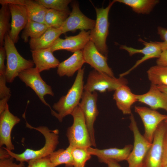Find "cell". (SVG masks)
Segmentation results:
<instances>
[{
    "label": "cell",
    "mask_w": 167,
    "mask_h": 167,
    "mask_svg": "<svg viewBox=\"0 0 167 167\" xmlns=\"http://www.w3.org/2000/svg\"><path fill=\"white\" fill-rule=\"evenodd\" d=\"M49 28L45 24L28 21L23 31L21 37L27 42L28 38L35 39L41 36Z\"/></svg>",
    "instance_id": "83f0119b"
},
{
    "label": "cell",
    "mask_w": 167,
    "mask_h": 167,
    "mask_svg": "<svg viewBox=\"0 0 167 167\" xmlns=\"http://www.w3.org/2000/svg\"><path fill=\"white\" fill-rule=\"evenodd\" d=\"M85 63L82 50L77 51L67 59L59 63L58 67L57 73L60 77L72 76L76 71L81 69Z\"/></svg>",
    "instance_id": "7402d4cb"
},
{
    "label": "cell",
    "mask_w": 167,
    "mask_h": 167,
    "mask_svg": "<svg viewBox=\"0 0 167 167\" xmlns=\"http://www.w3.org/2000/svg\"><path fill=\"white\" fill-rule=\"evenodd\" d=\"M37 3L42 5L47 9L65 12L70 13L68 5L71 0H36Z\"/></svg>",
    "instance_id": "1f68e13d"
},
{
    "label": "cell",
    "mask_w": 167,
    "mask_h": 167,
    "mask_svg": "<svg viewBox=\"0 0 167 167\" xmlns=\"http://www.w3.org/2000/svg\"><path fill=\"white\" fill-rule=\"evenodd\" d=\"M40 73L36 67H31L21 72L18 77L26 86L30 87L34 91L41 101L51 110L52 109L45 101L44 96L46 95L54 96V94L51 86L42 79Z\"/></svg>",
    "instance_id": "ba28073f"
},
{
    "label": "cell",
    "mask_w": 167,
    "mask_h": 167,
    "mask_svg": "<svg viewBox=\"0 0 167 167\" xmlns=\"http://www.w3.org/2000/svg\"><path fill=\"white\" fill-rule=\"evenodd\" d=\"M137 101L148 105L151 109L156 110L161 109L167 112V96L156 86L151 84L146 93L137 95Z\"/></svg>",
    "instance_id": "d6986e66"
},
{
    "label": "cell",
    "mask_w": 167,
    "mask_h": 167,
    "mask_svg": "<svg viewBox=\"0 0 167 167\" xmlns=\"http://www.w3.org/2000/svg\"><path fill=\"white\" fill-rule=\"evenodd\" d=\"M23 118L26 121L27 127L36 130L43 135L45 139L44 145L40 149L37 150L27 148L20 154L15 153L5 147L4 148L6 150L11 156L19 162H28L31 160L41 158L49 156L55 151L59 143L58 130H50L47 127L44 126L34 127L28 123L25 116H24Z\"/></svg>",
    "instance_id": "6da1fadb"
},
{
    "label": "cell",
    "mask_w": 167,
    "mask_h": 167,
    "mask_svg": "<svg viewBox=\"0 0 167 167\" xmlns=\"http://www.w3.org/2000/svg\"><path fill=\"white\" fill-rule=\"evenodd\" d=\"M72 125L67 129L66 136L70 145L74 147L88 148L92 146L90 134L84 113L79 106L72 112Z\"/></svg>",
    "instance_id": "5b68a950"
},
{
    "label": "cell",
    "mask_w": 167,
    "mask_h": 167,
    "mask_svg": "<svg viewBox=\"0 0 167 167\" xmlns=\"http://www.w3.org/2000/svg\"><path fill=\"white\" fill-rule=\"evenodd\" d=\"M114 0L110 2L105 8L95 7L96 14V20L94 28L90 31V41L94 44L98 50L108 58V50L106 40L109 34V23L108 15L109 11Z\"/></svg>",
    "instance_id": "277c9868"
},
{
    "label": "cell",
    "mask_w": 167,
    "mask_h": 167,
    "mask_svg": "<svg viewBox=\"0 0 167 167\" xmlns=\"http://www.w3.org/2000/svg\"><path fill=\"white\" fill-rule=\"evenodd\" d=\"M113 99L118 108L124 114H131L132 105L137 101V95L132 93L127 85L117 88L114 91Z\"/></svg>",
    "instance_id": "44dd1931"
},
{
    "label": "cell",
    "mask_w": 167,
    "mask_h": 167,
    "mask_svg": "<svg viewBox=\"0 0 167 167\" xmlns=\"http://www.w3.org/2000/svg\"><path fill=\"white\" fill-rule=\"evenodd\" d=\"M90 31H81L75 36H66L65 39L58 38L50 48L53 52L66 50L71 52L82 50L90 41Z\"/></svg>",
    "instance_id": "9a60e30c"
},
{
    "label": "cell",
    "mask_w": 167,
    "mask_h": 167,
    "mask_svg": "<svg viewBox=\"0 0 167 167\" xmlns=\"http://www.w3.org/2000/svg\"><path fill=\"white\" fill-rule=\"evenodd\" d=\"M6 57V54L5 48L4 46H0V74H6V66L4 64Z\"/></svg>",
    "instance_id": "8d00e7d4"
},
{
    "label": "cell",
    "mask_w": 167,
    "mask_h": 167,
    "mask_svg": "<svg viewBox=\"0 0 167 167\" xmlns=\"http://www.w3.org/2000/svg\"><path fill=\"white\" fill-rule=\"evenodd\" d=\"M88 148L72 147L71 153L74 167H85L86 162L92 156L88 151Z\"/></svg>",
    "instance_id": "4dcf8cb0"
},
{
    "label": "cell",
    "mask_w": 167,
    "mask_h": 167,
    "mask_svg": "<svg viewBox=\"0 0 167 167\" xmlns=\"http://www.w3.org/2000/svg\"><path fill=\"white\" fill-rule=\"evenodd\" d=\"M19 118L10 111L7 103L5 110L0 114V146L12 151L15 149L11 139V133L15 126L20 121Z\"/></svg>",
    "instance_id": "2e32d148"
},
{
    "label": "cell",
    "mask_w": 167,
    "mask_h": 167,
    "mask_svg": "<svg viewBox=\"0 0 167 167\" xmlns=\"http://www.w3.org/2000/svg\"><path fill=\"white\" fill-rule=\"evenodd\" d=\"M62 34L60 29L49 28L39 37L30 39V48L32 50L49 48Z\"/></svg>",
    "instance_id": "603a6c76"
},
{
    "label": "cell",
    "mask_w": 167,
    "mask_h": 167,
    "mask_svg": "<svg viewBox=\"0 0 167 167\" xmlns=\"http://www.w3.org/2000/svg\"><path fill=\"white\" fill-rule=\"evenodd\" d=\"M15 43L10 37L8 32L6 34L4 45L6 59V77L7 82L12 83L22 71L33 67V61L27 60L19 53Z\"/></svg>",
    "instance_id": "3957f363"
},
{
    "label": "cell",
    "mask_w": 167,
    "mask_h": 167,
    "mask_svg": "<svg viewBox=\"0 0 167 167\" xmlns=\"http://www.w3.org/2000/svg\"><path fill=\"white\" fill-rule=\"evenodd\" d=\"M7 82L6 74H0V99L8 97L11 96L10 90L6 85Z\"/></svg>",
    "instance_id": "836d02e7"
},
{
    "label": "cell",
    "mask_w": 167,
    "mask_h": 167,
    "mask_svg": "<svg viewBox=\"0 0 167 167\" xmlns=\"http://www.w3.org/2000/svg\"><path fill=\"white\" fill-rule=\"evenodd\" d=\"M133 147L132 145L128 144L122 148H113L101 149L90 147L87 149L91 155L96 156L100 162L105 163L108 160L117 162L126 160Z\"/></svg>",
    "instance_id": "ac0fdd59"
},
{
    "label": "cell",
    "mask_w": 167,
    "mask_h": 167,
    "mask_svg": "<svg viewBox=\"0 0 167 167\" xmlns=\"http://www.w3.org/2000/svg\"><path fill=\"white\" fill-rule=\"evenodd\" d=\"M28 162V165L27 167H54L50 162L48 156L31 160Z\"/></svg>",
    "instance_id": "d6a6232c"
},
{
    "label": "cell",
    "mask_w": 167,
    "mask_h": 167,
    "mask_svg": "<svg viewBox=\"0 0 167 167\" xmlns=\"http://www.w3.org/2000/svg\"><path fill=\"white\" fill-rule=\"evenodd\" d=\"M162 167H167V165H165Z\"/></svg>",
    "instance_id": "ee69618b"
},
{
    "label": "cell",
    "mask_w": 167,
    "mask_h": 167,
    "mask_svg": "<svg viewBox=\"0 0 167 167\" xmlns=\"http://www.w3.org/2000/svg\"><path fill=\"white\" fill-rule=\"evenodd\" d=\"M147 74L151 84L167 86V66L157 65L153 66L148 70Z\"/></svg>",
    "instance_id": "4316f807"
},
{
    "label": "cell",
    "mask_w": 167,
    "mask_h": 167,
    "mask_svg": "<svg viewBox=\"0 0 167 167\" xmlns=\"http://www.w3.org/2000/svg\"><path fill=\"white\" fill-rule=\"evenodd\" d=\"M131 7L133 11L139 14H148L159 2L158 0H114Z\"/></svg>",
    "instance_id": "cb8c5ba5"
},
{
    "label": "cell",
    "mask_w": 167,
    "mask_h": 167,
    "mask_svg": "<svg viewBox=\"0 0 167 167\" xmlns=\"http://www.w3.org/2000/svg\"><path fill=\"white\" fill-rule=\"evenodd\" d=\"M157 88L163 92L167 96V86H157Z\"/></svg>",
    "instance_id": "b9f144b4"
},
{
    "label": "cell",
    "mask_w": 167,
    "mask_h": 167,
    "mask_svg": "<svg viewBox=\"0 0 167 167\" xmlns=\"http://www.w3.org/2000/svg\"><path fill=\"white\" fill-rule=\"evenodd\" d=\"M167 165V129L166 130L163 138V154L161 167Z\"/></svg>",
    "instance_id": "74e56055"
},
{
    "label": "cell",
    "mask_w": 167,
    "mask_h": 167,
    "mask_svg": "<svg viewBox=\"0 0 167 167\" xmlns=\"http://www.w3.org/2000/svg\"><path fill=\"white\" fill-rule=\"evenodd\" d=\"M157 33L161 39L163 41L162 42L157 41L162 50H167V29L159 26L157 28Z\"/></svg>",
    "instance_id": "e575fe53"
},
{
    "label": "cell",
    "mask_w": 167,
    "mask_h": 167,
    "mask_svg": "<svg viewBox=\"0 0 167 167\" xmlns=\"http://www.w3.org/2000/svg\"><path fill=\"white\" fill-rule=\"evenodd\" d=\"M72 148V147L69 145L65 149H59L48 156L54 167L63 164L65 165L66 167H74Z\"/></svg>",
    "instance_id": "d4e9b609"
},
{
    "label": "cell",
    "mask_w": 167,
    "mask_h": 167,
    "mask_svg": "<svg viewBox=\"0 0 167 167\" xmlns=\"http://www.w3.org/2000/svg\"><path fill=\"white\" fill-rule=\"evenodd\" d=\"M84 68L78 71L74 82L66 94L53 106L54 109L58 112L54 111L51 114L60 122L65 117L71 115L79 105L84 91Z\"/></svg>",
    "instance_id": "7a4b0ae2"
},
{
    "label": "cell",
    "mask_w": 167,
    "mask_h": 167,
    "mask_svg": "<svg viewBox=\"0 0 167 167\" xmlns=\"http://www.w3.org/2000/svg\"><path fill=\"white\" fill-rule=\"evenodd\" d=\"M8 6L11 16V30L8 33L15 43L18 40L20 32L27 24L28 18L25 6L14 4H8Z\"/></svg>",
    "instance_id": "e0dca14e"
},
{
    "label": "cell",
    "mask_w": 167,
    "mask_h": 167,
    "mask_svg": "<svg viewBox=\"0 0 167 167\" xmlns=\"http://www.w3.org/2000/svg\"><path fill=\"white\" fill-rule=\"evenodd\" d=\"M135 111L139 115L143 124L144 137L149 142L152 143L158 126L167 118V115L145 107L135 106Z\"/></svg>",
    "instance_id": "7c38bea8"
},
{
    "label": "cell",
    "mask_w": 167,
    "mask_h": 167,
    "mask_svg": "<svg viewBox=\"0 0 167 167\" xmlns=\"http://www.w3.org/2000/svg\"><path fill=\"white\" fill-rule=\"evenodd\" d=\"M127 83V80L123 77L117 78L93 70L89 73L84 90L91 92L97 91L101 93L110 92Z\"/></svg>",
    "instance_id": "52a82bcc"
},
{
    "label": "cell",
    "mask_w": 167,
    "mask_h": 167,
    "mask_svg": "<svg viewBox=\"0 0 167 167\" xmlns=\"http://www.w3.org/2000/svg\"><path fill=\"white\" fill-rule=\"evenodd\" d=\"M70 13L48 9L45 17V24L49 28H59Z\"/></svg>",
    "instance_id": "f1b7e54d"
},
{
    "label": "cell",
    "mask_w": 167,
    "mask_h": 167,
    "mask_svg": "<svg viewBox=\"0 0 167 167\" xmlns=\"http://www.w3.org/2000/svg\"><path fill=\"white\" fill-rule=\"evenodd\" d=\"M27 0H0V3L3 4H14L25 6Z\"/></svg>",
    "instance_id": "ab89813d"
},
{
    "label": "cell",
    "mask_w": 167,
    "mask_h": 167,
    "mask_svg": "<svg viewBox=\"0 0 167 167\" xmlns=\"http://www.w3.org/2000/svg\"><path fill=\"white\" fill-rule=\"evenodd\" d=\"M144 45V47L141 49H138L125 45H121L120 48L126 51L130 56L138 53L143 55L141 58L136 61L135 65L128 71L120 75V77L128 74L131 71L134 69L140 64L145 61L150 59L154 58H159L162 51L160 46L157 41L147 42L141 39L139 40Z\"/></svg>",
    "instance_id": "5bb4252c"
},
{
    "label": "cell",
    "mask_w": 167,
    "mask_h": 167,
    "mask_svg": "<svg viewBox=\"0 0 167 167\" xmlns=\"http://www.w3.org/2000/svg\"><path fill=\"white\" fill-rule=\"evenodd\" d=\"M11 16L8 5H2L0 9V46H3L5 36L7 32H9L10 31V25L9 22Z\"/></svg>",
    "instance_id": "f546056e"
},
{
    "label": "cell",
    "mask_w": 167,
    "mask_h": 167,
    "mask_svg": "<svg viewBox=\"0 0 167 167\" xmlns=\"http://www.w3.org/2000/svg\"><path fill=\"white\" fill-rule=\"evenodd\" d=\"M35 67L40 72L58 67L60 62L49 48L31 50Z\"/></svg>",
    "instance_id": "ffe728a7"
},
{
    "label": "cell",
    "mask_w": 167,
    "mask_h": 167,
    "mask_svg": "<svg viewBox=\"0 0 167 167\" xmlns=\"http://www.w3.org/2000/svg\"><path fill=\"white\" fill-rule=\"evenodd\" d=\"M167 129L164 121L158 126L152 145L144 159L142 167H161L163 154V141Z\"/></svg>",
    "instance_id": "30bf717a"
},
{
    "label": "cell",
    "mask_w": 167,
    "mask_h": 167,
    "mask_svg": "<svg viewBox=\"0 0 167 167\" xmlns=\"http://www.w3.org/2000/svg\"><path fill=\"white\" fill-rule=\"evenodd\" d=\"M24 6L28 21L45 24V17L47 8L35 0H27Z\"/></svg>",
    "instance_id": "484cf974"
},
{
    "label": "cell",
    "mask_w": 167,
    "mask_h": 167,
    "mask_svg": "<svg viewBox=\"0 0 167 167\" xmlns=\"http://www.w3.org/2000/svg\"><path fill=\"white\" fill-rule=\"evenodd\" d=\"M98 94L96 91L84 90L79 106L82 111L90 134L92 146L96 147L94 127V122L99 114L97 106Z\"/></svg>",
    "instance_id": "9c48e42d"
},
{
    "label": "cell",
    "mask_w": 167,
    "mask_h": 167,
    "mask_svg": "<svg viewBox=\"0 0 167 167\" xmlns=\"http://www.w3.org/2000/svg\"><path fill=\"white\" fill-rule=\"evenodd\" d=\"M157 65L167 66V50H162L160 57L156 61Z\"/></svg>",
    "instance_id": "f35d334b"
},
{
    "label": "cell",
    "mask_w": 167,
    "mask_h": 167,
    "mask_svg": "<svg viewBox=\"0 0 167 167\" xmlns=\"http://www.w3.org/2000/svg\"><path fill=\"white\" fill-rule=\"evenodd\" d=\"M105 163L107 164L108 167H121L118 162L112 160L107 161Z\"/></svg>",
    "instance_id": "60d3db41"
},
{
    "label": "cell",
    "mask_w": 167,
    "mask_h": 167,
    "mask_svg": "<svg viewBox=\"0 0 167 167\" xmlns=\"http://www.w3.org/2000/svg\"><path fill=\"white\" fill-rule=\"evenodd\" d=\"M72 7V11L69 16L59 28L62 34L69 31L74 32L78 29L81 31L92 29L96 20L88 18L82 13L77 2H73Z\"/></svg>",
    "instance_id": "8fae6325"
},
{
    "label": "cell",
    "mask_w": 167,
    "mask_h": 167,
    "mask_svg": "<svg viewBox=\"0 0 167 167\" xmlns=\"http://www.w3.org/2000/svg\"><path fill=\"white\" fill-rule=\"evenodd\" d=\"M164 121L166 124H167V118Z\"/></svg>",
    "instance_id": "7bdbcfd3"
},
{
    "label": "cell",
    "mask_w": 167,
    "mask_h": 167,
    "mask_svg": "<svg viewBox=\"0 0 167 167\" xmlns=\"http://www.w3.org/2000/svg\"><path fill=\"white\" fill-rule=\"evenodd\" d=\"M14 159L10 156L5 158L0 159V167H24V162H20L18 164L14 163Z\"/></svg>",
    "instance_id": "d590c367"
},
{
    "label": "cell",
    "mask_w": 167,
    "mask_h": 167,
    "mask_svg": "<svg viewBox=\"0 0 167 167\" xmlns=\"http://www.w3.org/2000/svg\"><path fill=\"white\" fill-rule=\"evenodd\" d=\"M129 127L132 131L134 137L133 148L126 161L128 167H142L145 157L152 143L148 141L140 133L134 115L130 114Z\"/></svg>",
    "instance_id": "8992f818"
},
{
    "label": "cell",
    "mask_w": 167,
    "mask_h": 167,
    "mask_svg": "<svg viewBox=\"0 0 167 167\" xmlns=\"http://www.w3.org/2000/svg\"><path fill=\"white\" fill-rule=\"evenodd\" d=\"M82 51L85 63L89 64L95 70L114 77L112 70L108 65L107 58L98 50L93 43L90 41Z\"/></svg>",
    "instance_id": "4fadbf2b"
}]
</instances>
